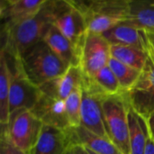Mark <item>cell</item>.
Wrapping results in <instances>:
<instances>
[{
	"label": "cell",
	"instance_id": "cell-9",
	"mask_svg": "<svg viewBox=\"0 0 154 154\" xmlns=\"http://www.w3.org/2000/svg\"><path fill=\"white\" fill-rule=\"evenodd\" d=\"M53 24L73 44L80 55L88 28L82 13L71 0H62L60 10Z\"/></svg>",
	"mask_w": 154,
	"mask_h": 154
},
{
	"label": "cell",
	"instance_id": "cell-31",
	"mask_svg": "<svg viewBox=\"0 0 154 154\" xmlns=\"http://www.w3.org/2000/svg\"><path fill=\"white\" fill-rule=\"evenodd\" d=\"M86 149H87V148H86ZM87 150H88V152H89V153H90V154H97V153H95L94 152H92V151L88 150V149H87Z\"/></svg>",
	"mask_w": 154,
	"mask_h": 154
},
{
	"label": "cell",
	"instance_id": "cell-22",
	"mask_svg": "<svg viewBox=\"0 0 154 154\" xmlns=\"http://www.w3.org/2000/svg\"><path fill=\"white\" fill-rule=\"evenodd\" d=\"M88 80L104 97L116 96L124 93L116 77L108 65L102 69L93 79Z\"/></svg>",
	"mask_w": 154,
	"mask_h": 154
},
{
	"label": "cell",
	"instance_id": "cell-28",
	"mask_svg": "<svg viewBox=\"0 0 154 154\" xmlns=\"http://www.w3.org/2000/svg\"><path fill=\"white\" fill-rule=\"evenodd\" d=\"M72 149L75 154H90L84 146L81 145H73Z\"/></svg>",
	"mask_w": 154,
	"mask_h": 154
},
{
	"label": "cell",
	"instance_id": "cell-8",
	"mask_svg": "<svg viewBox=\"0 0 154 154\" xmlns=\"http://www.w3.org/2000/svg\"><path fill=\"white\" fill-rule=\"evenodd\" d=\"M111 43L103 34L88 32L79 55V68L85 79H93L108 65Z\"/></svg>",
	"mask_w": 154,
	"mask_h": 154
},
{
	"label": "cell",
	"instance_id": "cell-20",
	"mask_svg": "<svg viewBox=\"0 0 154 154\" xmlns=\"http://www.w3.org/2000/svg\"><path fill=\"white\" fill-rule=\"evenodd\" d=\"M11 70L6 60L5 53L0 51V124L7 125L10 118L9 92H10Z\"/></svg>",
	"mask_w": 154,
	"mask_h": 154
},
{
	"label": "cell",
	"instance_id": "cell-4",
	"mask_svg": "<svg viewBox=\"0 0 154 154\" xmlns=\"http://www.w3.org/2000/svg\"><path fill=\"white\" fill-rule=\"evenodd\" d=\"M102 109L107 137L122 153L130 154L129 104L125 93L105 97Z\"/></svg>",
	"mask_w": 154,
	"mask_h": 154
},
{
	"label": "cell",
	"instance_id": "cell-6",
	"mask_svg": "<svg viewBox=\"0 0 154 154\" xmlns=\"http://www.w3.org/2000/svg\"><path fill=\"white\" fill-rule=\"evenodd\" d=\"M5 56L11 70L9 92L10 114L17 110L32 111L40 99L42 91L39 87L32 84L25 76L19 60L12 59L6 54Z\"/></svg>",
	"mask_w": 154,
	"mask_h": 154
},
{
	"label": "cell",
	"instance_id": "cell-1",
	"mask_svg": "<svg viewBox=\"0 0 154 154\" xmlns=\"http://www.w3.org/2000/svg\"><path fill=\"white\" fill-rule=\"evenodd\" d=\"M62 0H46L32 18L14 25H2V47L5 53L19 60L29 49L42 41L60 10Z\"/></svg>",
	"mask_w": 154,
	"mask_h": 154
},
{
	"label": "cell",
	"instance_id": "cell-3",
	"mask_svg": "<svg viewBox=\"0 0 154 154\" xmlns=\"http://www.w3.org/2000/svg\"><path fill=\"white\" fill-rule=\"evenodd\" d=\"M19 60L25 76L37 87L60 77L69 69L44 41L29 49Z\"/></svg>",
	"mask_w": 154,
	"mask_h": 154
},
{
	"label": "cell",
	"instance_id": "cell-17",
	"mask_svg": "<svg viewBox=\"0 0 154 154\" xmlns=\"http://www.w3.org/2000/svg\"><path fill=\"white\" fill-rule=\"evenodd\" d=\"M103 35L111 44L136 47L145 51L148 50L147 33L125 23H120Z\"/></svg>",
	"mask_w": 154,
	"mask_h": 154
},
{
	"label": "cell",
	"instance_id": "cell-29",
	"mask_svg": "<svg viewBox=\"0 0 154 154\" xmlns=\"http://www.w3.org/2000/svg\"><path fill=\"white\" fill-rule=\"evenodd\" d=\"M147 33V37H148V50L151 51L154 55V33H150V32H146ZM147 50V51H148Z\"/></svg>",
	"mask_w": 154,
	"mask_h": 154
},
{
	"label": "cell",
	"instance_id": "cell-24",
	"mask_svg": "<svg viewBox=\"0 0 154 154\" xmlns=\"http://www.w3.org/2000/svg\"><path fill=\"white\" fill-rule=\"evenodd\" d=\"M82 89L76 88L65 100L66 112L71 127H78L81 123Z\"/></svg>",
	"mask_w": 154,
	"mask_h": 154
},
{
	"label": "cell",
	"instance_id": "cell-23",
	"mask_svg": "<svg viewBox=\"0 0 154 154\" xmlns=\"http://www.w3.org/2000/svg\"><path fill=\"white\" fill-rule=\"evenodd\" d=\"M108 67L116 77L123 92L129 90L137 81L141 74L140 70L125 65L112 57L108 62Z\"/></svg>",
	"mask_w": 154,
	"mask_h": 154
},
{
	"label": "cell",
	"instance_id": "cell-27",
	"mask_svg": "<svg viewBox=\"0 0 154 154\" xmlns=\"http://www.w3.org/2000/svg\"><path fill=\"white\" fill-rule=\"evenodd\" d=\"M144 154H154V141L150 136V134H149V136H148V140H147Z\"/></svg>",
	"mask_w": 154,
	"mask_h": 154
},
{
	"label": "cell",
	"instance_id": "cell-15",
	"mask_svg": "<svg viewBox=\"0 0 154 154\" xmlns=\"http://www.w3.org/2000/svg\"><path fill=\"white\" fill-rule=\"evenodd\" d=\"M71 145L67 131L43 125L40 137L29 154H63Z\"/></svg>",
	"mask_w": 154,
	"mask_h": 154
},
{
	"label": "cell",
	"instance_id": "cell-12",
	"mask_svg": "<svg viewBox=\"0 0 154 154\" xmlns=\"http://www.w3.org/2000/svg\"><path fill=\"white\" fill-rule=\"evenodd\" d=\"M46 0H2L0 17L3 25H14L33 17Z\"/></svg>",
	"mask_w": 154,
	"mask_h": 154
},
{
	"label": "cell",
	"instance_id": "cell-16",
	"mask_svg": "<svg viewBox=\"0 0 154 154\" xmlns=\"http://www.w3.org/2000/svg\"><path fill=\"white\" fill-rule=\"evenodd\" d=\"M42 41L69 68L79 67V51L54 24L50 27Z\"/></svg>",
	"mask_w": 154,
	"mask_h": 154
},
{
	"label": "cell",
	"instance_id": "cell-18",
	"mask_svg": "<svg viewBox=\"0 0 154 154\" xmlns=\"http://www.w3.org/2000/svg\"><path fill=\"white\" fill-rule=\"evenodd\" d=\"M125 23L145 32L154 33V2L129 0L128 15Z\"/></svg>",
	"mask_w": 154,
	"mask_h": 154
},
{
	"label": "cell",
	"instance_id": "cell-7",
	"mask_svg": "<svg viewBox=\"0 0 154 154\" xmlns=\"http://www.w3.org/2000/svg\"><path fill=\"white\" fill-rule=\"evenodd\" d=\"M148 59L134 85L124 92L129 106L142 117L147 119L154 113V55L147 51Z\"/></svg>",
	"mask_w": 154,
	"mask_h": 154
},
{
	"label": "cell",
	"instance_id": "cell-5",
	"mask_svg": "<svg viewBox=\"0 0 154 154\" xmlns=\"http://www.w3.org/2000/svg\"><path fill=\"white\" fill-rule=\"evenodd\" d=\"M43 123L30 110H17L10 114L7 125L1 126L11 142L23 152L29 153L36 144Z\"/></svg>",
	"mask_w": 154,
	"mask_h": 154
},
{
	"label": "cell",
	"instance_id": "cell-26",
	"mask_svg": "<svg viewBox=\"0 0 154 154\" xmlns=\"http://www.w3.org/2000/svg\"><path fill=\"white\" fill-rule=\"evenodd\" d=\"M146 120L147 126H148V131L150 134V136L154 141V113H152Z\"/></svg>",
	"mask_w": 154,
	"mask_h": 154
},
{
	"label": "cell",
	"instance_id": "cell-30",
	"mask_svg": "<svg viewBox=\"0 0 154 154\" xmlns=\"http://www.w3.org/2000/svg\"><path fill=\"white\" fill-rule=\"evenodd\" d=\"M63 154H75L74 153V152H73V149H72V146H70L65 152Z\"/></svg>",
	"mask_w": 154,
	"mask_h": 154
},
{
	"label": "cell",
	"instance_id": "cell-11",
	"mask_svg": "<svg viewBox=\"0 0 154 154\" xmlns=\"http://www.w3.org/2000/svg\"><path fill=\"white\" fill-rule=\"evenodd\" d=\"M32 112L45 125L65 132L71 128L66 112L65 100L54 98L42 93Z\"/></svg>",
	"mask_w": 154,
	"mask_h": 154
},
{
	"label": "cell",
	"instance_id": "cell-10",
	"mask_svg": "<svg viewBox=\"0 0 154 154\" xmlns=\"http://www.w3.org/2000/svg\"><path fill=\"white\" fill-rule=\"evenodd\" d=\"M81 89L82 102L80 125L99 136L107 137L102 109L103 100L106 97H104L99 93L85 78Z\"/></svg>",
	"mask_w": 154,
	"mask_h": 154
},
{
	"label": "cell",
	"instance_id": "cell-19",
	"mask_svg": "<svg viewBox=\"0 0 154 154\" xmlns=\"http://www.w3.org/2000/svg\"><path fill=\"white\" fill-rule=\"evenodd\" d=\"M128 123L130 154H144L149 136L146 120L129 106Z\"/></svg>",
	"mask_w": 154,
	"mask_h": 154
},
{
	"label": "cell",
	"instance_id": "cell-25",
	"mask_svg": "<svg viewBox=\"0 0 154 154\" xmlns=\"http://www.w3.org/2000/svg\"><path fill=\"white\" fill-rule=\"evenodd\" d=\"M0 154H29L17 148L9 139L6 132L1 129L0 136Z\"/></svg>",
	"mask_w": 154,
	"mask_h": 154
},
{
	"label": "cell",
	"instance_id": "cell-13",
	"mask_svg": "<svg viewBox=\"0 0 154 154\" xmlns=\"http://www.w3.org/2000/svg\"><path fill=\"white\" fill-rule=\"evenodd\" d=\"M84 81V76L79 67H69L67 71L59 78H56L40 88L42 94L66 100V98L78 88H81Z\"/></svg>",
	"mask_w": 154,
	"mask_h": 154
},
{
	"label": "cell",
	"instance_id": "cell-21",
	"mask_svg": "<svg viewBox=\"0 0 154 154\" xmlns=\"http://www.w3.org/2000/svg\"><path fill=\"white\" fill-rule=\"evenodd\" d=\"M110 51L112 58L140 71L144 68L148 59L147 51L132 46L111 44Z\"/></svg>",
	"mask_w": 154,
	"mask_h": 154
},
{
	"label": "cell",
	"instance_id": "cell-14",
	"mask_svg": "<svg viewBox=\"0 0 154 154\" xmlns=\"http://www.w3.org/2000/svg\"><path fill=\"white\" fill-rule=\"evenodd\" d=\"M71 145H81L97 154H123L107 137L99 136L79 125L67 130Z\"/></svg>",
	"mask_w": 154,
	"mask_h": 154
},
{
	"label": "cell",
	"instance_id": "cell-2",
	"mask_svg": "<svg viewBox=\"0 0 154 154\" xmlns=\"http://www.w3.org/2000/svg\"><path fill=\"white\" fill-rule=\"evenodd\" d=\"M82 13L88 32L104 34L127 19L129 0H71Z\"/></svg>",
	"mask_w": 154,
	"mask_h": 154
}]
</instances>
